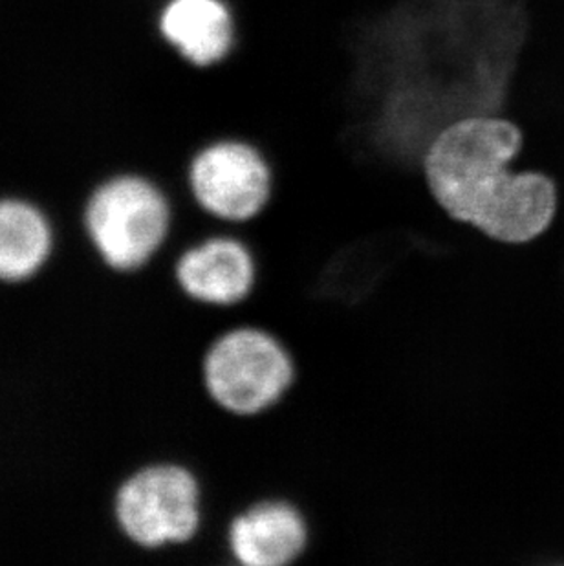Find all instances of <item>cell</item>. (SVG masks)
Instances as JSON below:
<instances>
[{"label": "cell", "instance_id": "3957f363", "mask_svg": "<svg viewBox=\"0 0 564 566\" xmlns=\"http://www.w3.org/2000/svg\"><path fill=\"white\" fill-rule=\"evenodd\" d=\"M85 224L108 266L134 272L166 247L175 209L158 184L138 175H123L92 195Z\"/></svg>", "mask_w": 564, "mask_h": 566}, {"label": "cell", "instance_id": "8992f818", "mask_svg": "<svg viewBox=\"0 0 564 566\" xmlns=\"http://www.w3.org/2000/svg\"><path fill=\"white\" fill-rule=\"evenodd\" d=\"M173 277L181 294L197 305L237 306L255 290V255L240 237L220 231L176 256Z\"/></svg>", "mask_w": 564, "mask_h": 566}, {"label": "cell", "instance_id": "ba28073f", "mask_svg": "<svg viewBox=\"0 0 564 566\" xmlns=\"http://www.w3.org/2000/svg\"><path fill=\"white\" fill-rule=\"evenodd\" d=\"M156 30L181 60L209 69L228 60L237 44V22L226 0H164Z\"/></svg>", "mask_w": 564, "mask_h": 566}, {"label": "cell", "instance_id": "9c48e42d", "mask_svg": "<svg viewBox=\"0 0 564 566\" xmlns=\"http://www.w3.org/2000/svg\"><path fill=\"white\" fill-rule=\"evenodd\" d=\"M52 250L49 220L32 203L0 200V279L24 281L38 273Z\"/></svg>", "mask_w": 564, "mask_h": 566}, {"label": "cell", "instance_id": "277c9868", "mask_svg": "<svg viewBox=\"0 0 564 566\" xmlns=\"http://www.w3.org/2000/svg\"><path fill=\"white\" fill-rule=\"evenodd\" d=\"M116 515L128 539L147 551L191 545L202 530V484L189 465H147L117 493Z\"/></svg>", "mask_w": 564, "mask_h": 566}, {"label": "cell", "instance_id": "6da1fadb", "mask_svg": "<svg viewBox=\"0 0 564 566\" xmlns=\"http://www.w3.org/2000/svg\"><path fill=\"white\" fill-rule=\"evenodd\" d=\"M521 149V127L506 116L458 119L427 149V186L452 220L493 239L521 202L524 171L513 167Z\"/></svg>", "mask_w": 564, "mask_h": 566}, {"label": "cell", "instance_id": "5b68a950", "mask_svg": "<svg viewBox=\"0 0 564 566\" xmlns=\"http://www.w3.org/2000/svg\"><path fill=\"white\" fill-rule=\"evenodd\" d=\"M187 184L203 213L226 224H244L272 198V166L250 142L215 139L192 155Z\"/></svg>", "mask_w": 564, "mask_h": 566}, {"label": "cell", "instance_id": "52a82bcc", "mask_svg": "<svg viewBox=\"0 0 564 566\" xmlns=\"http://www.w3.org/2000/svg\"><path fill=\"white\" fill-rule=\"evenodd\" d=\"M309 545V521L286 499L259 501L229 523L228 548L234 565L295 566Z\"/></svg>", "mask_w": 564, "mask_h": 566}, {"label": "cell", "instance_id": "7a4b0ae2", "mask_svg": "<svg viewBox=\"0 0 564 566\" xmlns=\"http://www.w3.org/2000/svg\"><path fill=\"white\" fill-rule=\"evenodd\" d=\"M211 400L237 417H257L278 406L297 378L284 343L259 326H237L217 337L202 364Z\"/></svg>", "mask_w": 564, "mask_h": 566}]
</instances>
